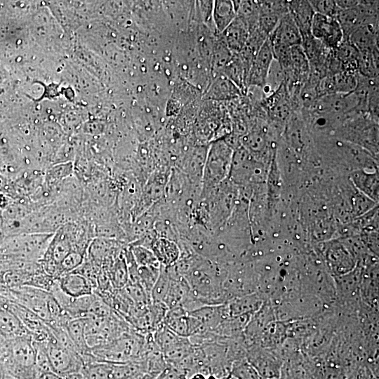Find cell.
Wrapping results in <instances>:
<instances>
[{
    "label": "cell",
    "instance_id": "d6a6232c",
    "mask_svg": "<svg viewBox=\"0 0 379 379\" xmlns=\"http://www.w3.org/2000/svg\"><path fill=\"white\" fill-rule=\"evenodd\" d=\"M336 5L340 10L350 9L357 6L359 1L355 0H338L335 1Z\"/></svg>",
    "mask_w": 379,
    "mask_h": 379
},
{
    "label": "cell",
    "instance_id": "8992f818",
    "mask_svg": "<svg viewBox=\"0 0 379 379\" xmlns=\"http://www.w3.org/2000/svg\"><path fill=\"white\" fill-rule=\"evenodd\" d=\"M274 58L272 46L267 38L259 49L248 72L246 81L248 86L261 88L264 86Z\"/></svg>",
    "mask_w": 379,
    "mask_h": 379
},
{
    "label": "cell",
    "instance_id": "f1b7e54d",
    "mask_svg": "<svg viewBox=\"0 0 379 379\" xmlns=\"http://www.w3.org/2000/svg\"><path fill=\"white\" fill-rule=\"evenodd\" d=\"M133 257L139 267H159V262L152 251L141 245H131L129 248Z\"/></svg>",
    "mask_w": 379,
    "mask_h": 379
},
{
    "label": "cell",
    "instance_id": "e0dca14e",
    "mask_svg": "<svg viewBox=\"0 0 379 379\" xmlns=\"http://www.w3.org/2000/svg\"><path fill=\"white\" fill-rule=\"evenodd\" d=\"M237 12L232 1H213L212 18L215 27L219 33H222L235 19Z\"/></svg>",
    "mask_w": 379,
    "mask_h": 379
},
{
    "label": "cell",
    "instance_id": "cb8c5ba5",
    "mask_svg": "<svg viewBox=\"0 0 379 379\" xmlns=\"http://www.w3.org/2000/svg\"><path fill=\"white\" fill-rule=\"evenodd\" d=\"M357 72L367 78H378V51H359Z\"/></svg>",
    "mask_w": 379,
    "mask_h": 379
},
{
    "label": "cell",
    "instance_id": "5bb4252c",
    "mask_svg": "<svg viewBox=\"0 0 379 379\" xmlns=\"http://www.w3.org/2000/svg\"><path fill=\"white\" fill-rule=\"evenodd\" d=\"M189 313L197 319L208 331H213L224 319L228 317L225 303L205 305Z\"/></svg>",
    "mask_w": 379,
    "mask_h": 379
},
{
    "label": "cell",
    "instance_id": "1f68e13d",
    "mask_svg": "<svg viewBox=\"0 0 379 379\" xmlns=\"http://www.w3.org/2000/svg\"><path fill=\"white\" fill-rule=\"evenodd\" d=\"M85 255L76 251H72L60 264V272L62 274L77 269L83 262Z\"/></svg>",
    "mask_w": 379,
    "mask_h": 379
},
{
    "label": "cell",
    "instance_id": "3957f363",
    "mask_svg": "<svg viewBox=\"0 0 379 379\" xmlns=\"http://www.w3.org/2000/svg\"><path fill=\"white\" fill-rule=\"evenodd\" d=\"M6 296L18 302L38 316L46 325L51 321L50 292L28 286L6 288Z\"/></svg>",
    "mask_w": 379,
    "mask_h": 379
},
{
    "label": "cell",
    "instance_id": "f35d334b",
    "mask_svg": "<svg viewBox=\"0 0 379 379\" xmlns=\"http://www.w3.org/2000/svg\"><path fill=\"white\" fill-rule=\"evenodd\" d=\"M206 379H218L212 375H209Z\"/></svg>",
    "mask_w": 379,
    "mask_h": 379
},
{
    "label": "cell",
    "instance_id": "74e56055",
    "mask_svg": "<svg viewBox=\"0 0 379 379\" xmlns=\"http://www.w3.org/2000/svg\"><path fill=\"white\" fill-rule=\"evenodd\" d=\"M147 374H140L126 379H147Z\"/></svg>",
    "mask_w": 379,
    "mask_h": 379
},
{
    "label": "cell",
    "instance_id": "4316f807",
    "mask_svg": "<svg viewBox=\"0 0 379 379\" xmlns=\"http://www.w3.org/2000/svg\"><path fill=\"white\" fill-rule=\"evenodd\" d=\"M284 81V73L279 62L272 60L264 86L262 88L265 98L275 92Z\"/></svg>",
    "mask_w": 379,
    "mask_h": 379
},
{
    "label": "cell",
    "instance_id": "9a60e30c",
    "mask_svg": "<svg viewBox=\"0 0 379 379\" xmlns=\"http://www.w3.org/2000/svg\"><path fill=\"white\" fill-rule=\"evenodd\" d=\"M164 324L180 336L188 338L190 335V314L181 306L168 309Z\"/></svg>",
    "mask_w": 379,
    "mask_h": 379
},
{
    "label": "cell",
    "instance_id": "d590c367",
    "mask_svg": "<svg viewBox=\"0 0 379 379\" xmlns=\"http://www.w3.org/2000/svg\"><path fill=\"white\" fill-rule=\"evenodd\" d=\"M7 180L5 177L0 173V192H3L7 187Z\"/></svg>",
    "mask_w": 379,
    "mask_h": 379
},
{
    "label": "cell",
    "instance_id": "5b68a950",
    "mask_svg": "<svg viewBox=\"0 0 379 379\" xmlns=\"http://www.w3.org/2000/svg\"><path fill=\"white\" fill-rule=\"evenodd\" d=\"M357 84V72L343 71L326 75L318 82L316 89L319 98L330 94L352 93Z\"/></svg>",
    "mask_w": 379,
    "mask_h": 379
},
{
    "label": "cell",
    "instance_id": "30bf717a",
    "mask_svg": "<svg viewBox=\"0 0 379 379\" xmlns=\"http://www.w3.org/2000/svg\"><path fill=\"white\" fill-rule=\"evenodd\" d=\"M221 34V39L232 53L239 54L246 46L248 38V24L245 19L237 15Z\"/></svg>",
    "mask_w": 379,
    "mask_h": 379
},
{
    "label": "cell",
    "instance_id": "2e32d148",
    "mask_svg": "<svg viewBox=\"0 0 379 379\" xmlns=\"http://www.w3.org/2000/svg\"><path fill=\"white\" fill-rule=\"evenodd\" d=\"M262 300L255 293H250L243 296L235 297L225 304L229 317H236L244 314H250L258 311Z\"/></svg>",
    "mask_w": 379,
    "mask_h": 379
},
{
    "label": "cell",
    "instance_id": "836d02e7",
    "mask_svg": "<svg viewBox=\"0 0 379 379\" xmlns=\"http://www.w3.org/2000/svg\"><path fill=\"white\" fill-rule=\"evenodd\" d=\"M12 202L9 201L8 197L3 192H0V208L5 210Z\"/></svg>",
    "mask_w": 379,
    "mask_h": 379
},
{
    "label": "cell",
    "instance_id": "4fadbf2b",
    "mask_svg": "<svg viewBox=\"0 0 379 379\" xmlns=\"http://www.w3.org/2000/svg\"><path fill=\"white\" fill-rule=\"evenodd\" d=\"M347 39L359 51H378V25L361 26L352 32Z\"/></svg>",
    "mask_w": 379,
    "mask_h": 379
},
{
    "label": "cell",
    "instance_id": "e575fe53",
    "mask_svg": "<svg viewBox=\"0 0 379 379\" xmlns=\"http://www.w3.org/2000/svg\"><path fill=\"white\" fill-rule=\"evenodd\" d=\"M63 379H86L85 377L80 373H73L65 375Z\"/></svg>",
    "mask_w": 379,
    "mask_h": 379
},
{
    "label": "cell",
    "instance_id": "ab89813d",
    "mask_svg": "<svg viewBox=\"0 0 379 379\" xmlns=\"http://www.w3.org/2000/svg\"><path fill=\"white\" fill-rule=\"evenodd\" d=\"M227 379H236V378H234L230 376V377H229Z\"/></svg>",
    "mask_w": 379,
    "mask_h": 379
},
{
    "label": "cell",
    "instance_id": "9c48e42d",
    "mask_svg": "<svg viewBox=\"0 0 379 379\" xmlns=\"http://www.w3.org/2000/svg\"><path fill=\"white\" fill-rule=\"evenodd\" d=\"M246 359L263 379L279 378L282 365L274 356L259 350H251Z\"/></svg>",
    "mask_w": 379,
    "mask_h": 379
},
{
    "label": "cell",
    "instance_id": "277c9868",
    "mask_svg": "<svg viewBox=\"0 0 379 379\" xmlns=\"http://www.w3.org/2000/svg\"><path fill=\"white\" fill-rule=\"evenodd\" d=\"M311 34L331 50L336 48L343 40V33L336 18L318 13L312 18Z\"/></svg>",
    "mask_w": 379,
    "mask_h": 379
},
{
    "label": "cell",
    "instance_id": "83f0119b",
    "mask_svg": "<svg viewBox=\"0 0 379 379\" xmlns=\"http://www.w3.org/2000/svg\"><path fill=\"white\" fill-rule=\"evenodd\" d=\"M230 376L236 379H263L246 358L232 362Z\"/></svg>",
    "mask_w": 379,
    "mask_h": 379
},
{
    "label": "cell",
    "instance_id": "ba28073f",
    "mask_svg": "<svg viewBox=\"0 0 379 379\" xmlns=\"http://www.w3.org/2000/svg\"><path fill=\"white\" fill-rule=\"evenodd\" d=\"M232 158V149L224 140L213 142L207 155L205 178L206 181L218 180L217 171H225Z\"/></svg>",
    "mask_w": 379,
    "mask_h": 379
},
{
    "label": "cell",
    "instance_id": "52a82bcc",
    "mask_svg": "<svg viewBox=\"0 0 379 379\" xmlns=\"http://www.w3.org/2000/svg\"><path fill=\"white\" fill-rule=\"evenodd\" d=\"M268 39L272 46L292 47L301 45L302 43V36L299 29L289 13L281 17Z\"/></svg>",
    "mask_w": 379,
    "mask_h": 379
},
{
    "label": "cell",
    "instance_id": "6da1fadb",
    "mask_svg": "<svg viewBox=\"0 0 379 379\" xmlns=\"http://www.w3.org/2000/svg\"><path fill=\"white\" fill-rule=\"evenodd\" d=\"M54 233L21 234L0 237V260L39 262Z\"/></svg>",
    "mask_w": 379,
    "mask_h": 379
},
{
    "label": "cell",
    "instance_id": "7c38bea8",
    "mask_svg": "<svg viewBox=\"0 0 379 379\" xmlns=\"http://www.w3.org/2000/svg\"><path fill=\"white\" fill-rule=\"evenodd\" d=\"M288 13L293 18L302 38L311 34V25L315 14L309 1H288Z\"/></svg>",
    "mask_w": 379,
    "mask_h": 379
},
{
    "label": "cell",
    "instance_id": "f546056e",
    "mask_svg": "<svg viewBox=\"0 0 379 379\" xmlns=\"http://www.w3.org/2000/svg\"><path fill=\"white\" fill-rule=\"evenodd\" d=\"M171 278L167 271H160L159 276L152 290L150 298L152 303H163L166 297Z\"/></svg>",
    "mask_w": 379,
    "mask_h": 379
},
{
    "label": "cell",
    "instance_id": "7402d4cb",
    "mask_svg": "<svg viewBox=\"0 0 379 379\" xmlns=\"http://www.w3.org/2000/svg\"><path fill=\"white\" fill-rule=\"evenodd\" d=\"M86 318H73L66 325V330L81 357L91 350L85 337Z\"/></svg>",
    "mask_w": 379,
    "mask_h": 379
},
{
    "label": "cell",
    "instance_id": "8fae6325",
    "mask_svg": "<svg viewBox=\"0 0 379 379\" xmlns=\"http://www.w3.org/2000/svg\"><path fill=\"white\" fill-rule=\"evenodd\" d=\"M57 280L60 289L68 296L78 298L93 293L94 288L91 283L76 272L62 274Z\"/></svg>",
    "mask_w": 379,
    "mask_h": 379
},
{
    "label": "cell",
    "instance_id": "4dcf8cb0",
    "mask_svg": "<svg viewBox=\"0 0 379 379\" xmlns=\"http://www.w3.org/2000/svg\"><path fill=\"white\" fill-rule=\"evenodd\" d=\"M315 13L336 18L340 9L333 0L309 1Z\"/></svg>",
    "mask_w": 379,
    "mask_h": 379
},
{
    "label": "cell",
    "instance_id": "8d00e7d4",
    "mask_svg": "<svg viewBox=\"0 0 379 379\" xmlns=\"http://www.w3.org/2000/svg\"><path fill=\"white\" fill-rule=\"evenodd\" d=\"M208 376L204 375L201 373H197L194 375H192L191 377H190L187 379H206Z\"/></svg>",
    "mask_w": 379,
    "mask_h": 379
},
{
    "label": "cell",
    "instance_id": "603a6c76",
    "mask_svg": "<svg viewBox=\"0 0 379 379\" xmlns=\"http://www.w3.org/2000/svg\"><path fill=\"white\" fill-rule=\"evenodd\" d=\"M112 287L121 289L128 283V272L124 251L119 254L107 271Z\"/></svg>",
    "mask_w": 379,
    "mask_h": 379
},
{
    "label": "cell",
    "instance_id": "d4e9b609",
    "mask_svg": "<svg viewBox=\"0 0 379 379\" xmlns=\"http://www.w3.org/2000/svg\"><path fill=\"white\" fill-rule=\"evenodd\" d=\"M240 89L225 76L218 78L211 86L208 94L213 99L226 100L237 97Z\"/></svg>",
    "mask_w": 379,
    "mask_h": 379
},
{
    "label": "cell",
    "instance_id": "7a4b0ae2",
    "mask_svg": "<svg viewBox=\"0 0 379 379\" xmlns=\"http://www.w3.org/2000/svg\"><path fill=\"white\" fill-rule=\"evenodd\" d=\"M42 345L53 372L64 377L81 371L84 361L80 354L60 344L53 334L49 340Z\"/></svg>",
    "mask_w": 379,
    "mask_h": 379
},
{
    "label": "cell",
    "instance_id": "d6986e66",
    "mask_svg": "<svg viewBox=\"0 0 379 379\" xmlns=\"http://www.w3.org/2000/svg\"><path fill=\"white\" fill-rule=\"evenodd\" d=\"M190 293V288L184 277L171 279L169 288L164 304L168 309L183 305Z\"/></svg>",
    "mask_w": 379,
    "mask_h": 379
},
{
    "label": "cell",
    "instance_id": "44dd1931",
    "mask_svg": "<svg viewBox=\"0 0 379 379\" xmlns=\"http://www.w3.org/2000/svg\"><path fill=\"white\" fill-rule=\"evenodd\" d=\"M74 172V167L70 161L56 164L45 171L44 184L48 187L57 190L63 180L73 175Z\"/></svg>",
    "mask_w": 379,
    "mask_h": 379
},
{
    "label": "cell",
    "instance_id": "ffe728a7",
    "mask_svg": "<svg viewBox=\"0 0 379 379\" xmlns=\"http://www.w3.org/2000/svg\"><path fill=\"white\" fill-rule=\"evenodd\" d=\"M333 51L344 71L357 72L359 51L349 40L343 39Z\"/></svg>",
    "mask_w": 379,
    "mask_h": 379
},
{
    "label": "cell",
    "instance_id": "484cf974",
    "mask_svg": "<svg viewBox=\"0 0 379 379\" xmlns=\"http://www.w3.org/2000/svg\"><path fill=\"white\" fill-rule=\"evenodd\" d=\"M80 373L86 379H114L112 364L104 361L84 364Z\"/></svg>",
    "mask_w": 379,
    "mask_h": 379
},
{
    "label": "cell",
    "instance_id": "ac0fdd59",
    "mask_svg": "<svg viewBox=\"0 0 379 379\" xmlns=\"http://www.w3.org/2000/svg\"><path fill=\"white\" fill-rule=\"evenodd\" d=\"M152 251L159 262L166 267L173 266L178 262L180 256L178 246L166 239H159L154 241Z\"/></svg>",
    "mask_w": 379,
    "mask_h": 379
}]
</instances>
